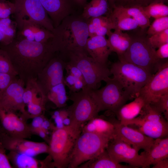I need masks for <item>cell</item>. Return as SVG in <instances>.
<instances>
[{
    "instance_id": "8992f818",
    "label": "cell",
    "mask_w": 168,
    "mask_h": 168,
    "mask_svg": "<svg viewBox=\"0 0 168 168\" xmlns=\"http://www.w3.org/2000/svg\"><path fill=\"white\" fill-rule=\"evenodd\" d=\"M111 140L101 135L82 132L76 140L68 168H78L95 157L106 149Z\"/></svg>"
},
{
    "instance_id": "6da1fadb",
    "label": "cell",
    "mask_w": 168,
    "mask_h": 168,
    "mask_svg": "<svg viewBox=\"0 0 168 168\" xmlns=\"http://www.w3.org/2000/svg\"><path fill=\"white\" fill-rule=\"evenodd\" d=\"M8 54L19 78L25 83L36 78L56 52L50 40L40 43L15 38L9 44L0 45Z\"/></svg>"
},
{
    "instance_id": "7a4b0ae2",
    "label": "cell",
    "mask_w": 168,
    "mask_h": 168,
    "mask_svg": "<svg viewBox=\"0 0 168 168\" xmlns=\"http://www.w3.org/2000/svg\"><path fill=\"white\" fill-rule=\"evenodd\" d=\"M51 44L56 52L63 57L70 53H80L89 55L86 43L89 37L86 20L72 15L65 18L54 28Z\"/></svg>"
},
{
    "instance_id": "74e56055",
    "label": "cell",
    "mask_w": 168,
    "mask_h": 168,
    "mask_svg": "<svg viewBox=\"0 0 168 168\" xmlns=\"http://www.w3.org/2000/svg\"><path fill=\"white\" fill-rule=\"evenodd\" d=\"M149 27L147 37L168 29V16L155 19Z\"/></svg>"
},
{
    "instance_id": "b9f144b4",
    "label": "cell",
    "mask_w": 168,
    "mask_h": 168,
    "mask_svg": "<svg viewBox=\"0 0 168 168\" xmlns=\"http://www.w3.org/2000/svg\"><path fill=\"white\" fill-rule=\"evenodd\" d=\"M14 3L6 0H0V19L10 17L15 12Z\"/></svg>"
},
{
    "instance_id": "7bdbcfd3",
    "label": "cell",
    "mask_w": 168,
    "mask_h": 168,
    "mask_svg": "<svg viewBox=\"0 0 168 168\" xmlns=\"http://www.w3.org/2000/svg\"><path fill=\"white\" fill-rule=\"evenodd\" d=\"M68 114L66 110H60L55 111L52 115L53 118L54 119L58 128H62L65 126L66 123V121H69L68 118Z\"/></svg>"
},
{
    "instance_id": "c3c4849f",
    "label": "cell",
    "mask_w": 168,
    "mask_h": 168,
    "mask_svg": "<svg viewBox=\"0 0 168 168\" xmlns=\"http://www.w3.org/2000/svg\"><path fill=\"white\" fill-rule=\"evenodd\" d=\"M168 158L158 161L153 165L152 168H168Z\"/></svg>"
},
{
    "instance_id": "2e32d148",
    "label": "cell",
    "mask_w": 168,
    "mask_h": 168,
    "mask_svg": "<svg viewBox=\"0 0 168 168\" xmlns=\"http://www.w3.org/2000/svg\"><path fill=\"white\" fill-rule=\"evenodd\" d=\"M18 112L0 108V125L2 131L16 138H30L31 127Z\"/></svg>"
},
{
    "instance_id": "f35d334b",
    "label": "cell",
    "mask_w": 168,
    "mask_h": 168,
    "mask_svg": "<svg viewBox=\"0 0 168 168\" xmlns=\"http://www.w3.org/2000/svg\"><path fill=\"white\" fill-rule=\"evenodd\" d=\"M147 38L149 43L154 49L158 48L168 43V29L156 33Z\"/></svg>"
},
{
    "instance_id": "cb8c5ba5",
    "label": "cell",
    "mask_w": 168,
    "mask_h": 168,
    "mask_svg": "<svg viewBox=\"0 0 168 168\" xmlns=\"http://www.w3.org/2000/svg\"><path fill=\"white\" fill-rule=\"evenodd\" d=\"M145 160L142 168L150 167L163 159L168 158V138L155 139L148 152H144Z\"/></svg>"
},
{
    "instance_id": "277c9868",
    "label": "cell",
    "mask_w": 168,
    "mask_h": 168,
    "mask_svg": "<svg viewBox=\"0 0 168 168\" xmlns=\"http://www.w3.org/2000/svg\"><path fill=\"white\" fill-rule=\"evenodd\" d=\"M110 72L132 99L139 96L142 88L153 75L130 63L119 61L111 65Z\"/></svg>"
},
{
    "instance_id": "9c48e42d",
    "label": "cell",
    "mask_w": 168,
    "mask_h": 168,
    "mask_svg": "<svg viewBox=\"0 0 168 168\" xmlns=\"http://www.w3.org/2000/svg\"><path fill=\"white\" fill-rule=\"evenodd\" d=\"M67 55L69 61L80 70L86 86L90 89H97L100 82L111 75L107 65L98 63L88 55L80 53L70 52Z\"/></svg>"
},
{
    "instance_id": "60d3db41",
    "label": "cell",
    "mask_w": 168,
    "mask_h": 168,
    "mask_svg": "<svg viewBox=\"0 0 168 168\" xmlns=\"http://www.w3.org/2000/svg\"><path fill=\"white\" fill-rule=\"evenodd\" d=\"M152 2V0H115L114 5L124 7H143Z\"/></svg>"
},
{
    "instance_id": "44dd1931",
    "label": "cell",
    "mask_w": 168,
    "mask_h": 168,
    "mask_svg": "<svg viewBox=\"0 0 168 168\" xmlns=\"http://www.w3.org/2000/svg\"><path fill=\"white\" fill-rule=\"evenodd\" d=\"M51 20L54 28L66 17L71 15V0H40Z\"/></svg>"
},
{
    "instance_id": "83f0119b",
    "label": "cell",
    "mask_w": 168,
    "mask_h": 168,
    "mask_svg": "<svg viewBox=\"0 0 168 168\" xmlns=\"http://www.w3.org/2000/svg\"><path fill=\"white\" fill-rule=\"evenodd\" d=\"M108 43L112 52L117 54L119 58L121 57L128 48L132 37L126 33L118 29L111 31L108 35Z\"/></svg>"
},
{
    "instance_id": "ac0fdd59",
    "label": "cell",
    "mask_w": 168,
    "mask_h": 168,
    "mask_svg": "<svg viewBox=\"0 0 168 168\" xmlns=\"http://www.w3.org/2000/svg\"><path fill=\"white\" fill-rule=\"evenodd\" d=\"M0 142L5 149L26 154L32 156L48 153L49 145L45 142H37L26 138L11 137L1 130L0 131Z\"/></svg>"
},
{
    "instance_id": "603a6c76",
    "label": "cell",
    "mask_w": 168,
    "mask_h": 168,
    "mask_svg": "<svg viewBox=\"0 0 168 168\" xmlns=\"http://www.w3.org/2000/svg\"><path fill=\"white\" fill-rule=\"evenodd\" d=\"M13 168H45L54 167L52 161L49 155L46 159L40 161L26 154L9 151L7 154Z\"/></svg>"
},
{
    "instance_id": "4fadbf2b",
    "label": "cell",
    "mask_w": 168,
    "mask_h": 168,
    "mask_svg": "<svg viewBox=\"0 0 168 168\" xmlns=\"http://www.w3.org/2000/svg\"><path fill=\"white\" fill-rule=\"evenodd\" d=\"M168 93V61L162 63L156 72L142 88L139 94L145 104L157 101L161 96Z\"/></svg>"
},
{
    "instance_id": "bcb514c9",
    "label": "cell",
    "mask_w": 168,
    "mask_h": 168,
    "mask_svg": "<svg viewBox=\"0 0 168 168\" xmlns=\"http://www.w3.org/2000/svg\"><path fill=\"white\" fill-rule=\"evenodd\" d=\"M6 150L0 142V168H13L6 154Z\"/></svg>"
},
{
    "instance_id": "816d5d0a",
    "label": "cell",
    "mask_w": 168,
    "mask_h": 168,
    "mask_svg": "<svg viewBox=\"0 0 168 168\" xmlns=\"http://www.w3.org/2000/svg\"><path fill=\"white\" fill-rule=\"evenodd\" d=\"M153 2H161L165 4L168 2V0H152Z\"/></svg>"
},
{
    "instance_id": "ffe728a7",
    "label": "cell",
    "mask_w": 168,
    "mask_h": 168,
    "mask_svg": "<svg viewBox=\"0 0 168 168\" xmlns=\"http://www.w3.org/2000/svg\"><path fill=\"white\" fill-rule=\"evenodd\" d=\"M112 123L115 128V136L133 147L139 150L143 149L146 152H149L155 139L119 122Z\"/></svg>"
},
{
    "instance_id": "d4e9b609",
    "label": "cell",
    "mask_w": 168,
    "mask_h": 168,
    "mask_svg": "<svg viewBox=\"0 0 168 168\" xmlns=\"http://www.w3.org/2000/svg\"><path fill=\"white\" fill-rule=\"evenodd\" d=\"M89 37L105 36L115 27L109 15L93 17L86 20Z\"/></svg>"
},
{
    "instance_id": "f6af8a7d",
    "label": "cell",
    "mask_w": 168,
    "mask_h": 168,
    "mask_svg": "<svg viewBox=\"0 0 168 168\" xmlns=\"http://www.w3.org/2000/svg\"><path fill=\"white\" fill-rule=\"evenodd\" d=\"M65 69L67 72V73L70 74L80 79L86 84L82 72L77 67L72 63L69 61L66 62Z\"/></svg>"
},
{
    "instance_id": "5b68a950",
    "label": "cell",
    "mask_w": 168,
    "mask_h": 168,
    "mask_svg": "<svg viewBox=\"0 0 168 168\" xmlns=\"http://www.w3.org/2000/svg\"><path fill=\"white\" fill-rule=\"evenodd\" d=\"M156 50L149 43L147 37L141 36L132 38L130 46L123 55L119 58V60L137 65L153 75L165 62L157 58Z\"/></svg>"
},
{
    "instance_id": "e575fe53",
    "label": "cell",
    "mask_w": 168,
    "mask_h": 168,
    "mask_svg": "<svg viewBox=\"0 0 168 168\" xmlns=\"http://www.w3.org/2000/svg\"><path fill=\"white\" fill-rule=\"evenodd\" d=\"M143 8L149 19L151 17L155 19L168 16V7L163 3L152 2Z\"/></svg>"
},
{
    "instance_id": "8d00e7d4",
    "label": "cell",
    "mask_w": 168,
    "mask_h": 168,
    "mask_svg": "<svg viewBox=\"0 0 168 168\" xmlns=\"http://www.w3.org/2000/svg\"><path fill=\"white\" fill-rule=\"evenodd\" d=\"M0 73H8L17 76L7 52L0 48Z\"/></svg>"
},
{
    "instance_id": "ee69618b",
    "label": "cell",
    "mask_w": 168,
    "mask_h": 168,
    "mask_svg": "<svg viewBox=\"0 0 168 168\" xmlns=\"http://www.w3.org/2000/svg\"><path fill=\"white\" fill-rule=\"evenodd\" d=\"M17 76L5 73H0V98L10 84Z\"/></svg>"
},
{
    "instance_id": "836d02e7",
    "label": "cell",
    "mask_w": 168,
    "mask_h": 168,
    "mask_svg": "<svg viewBox=\"0 0 168 168\" xmlns=\"http://www.w3.org/2000/svg\"><path fill=\"white\" fill-rule=\"evenodd\" d=\"M16 30V22H14L10 17L0 19V30L5 37L6 45L10 43L15 37Z\"/></svg>"
},
{
    "instance_id": "3957f363",
    "label": "cell",
    "mask_w": 168,
    "mask_h": 168,
    "mask_svg": "<svg viewBox=\"0 0 168 168\" xmlns=\"http://www.w3.org/2000/svg\"><path fill=\"white\" fill-rule=\"evenodd\" d=\"M68 98L72 104L67 109L70 120L67 126L77 138L84 124L97 116L99 112L98 107L86 86L78 92L70 93Z\"/></svg>"
},
{
    "instance_id": "e0dca14e",
    "label": "cell",
    "mask_w": 168,
    "mask_h": 168,
    "mask_svg": "<svg viewBox=\"0 0 168 168\" xmlns=\"http://www.w3.org/2000/svg\"><path fill=\"white\" fill-rule=\"evenodd\" d=\"M25 83L17 77L8 86L0 98V108L19 112L26 120L29 119L23 100Z\"/></svg>"
},
{
    "instance_id": "8fae6325",
    "label": "cell",
    "mask_w": 168,
    "mask_h": 168,
    "mask_svg": "<svg viewBox=\"0 0 168 168\" xmlns=\"http://www.w3.org/2000/svg\"><path fill=\"white\" fill-rule=\"evenodd\" d=\"M14 1L15 19H27L53 32L54 27L40 0Z\"/></svg>"
},
{
    "instance_id": "d6986e66",
    "label": "cell",
    "mask_w": 168,
    "mask_h": 168,
    "mask_svg": "<svg viewBox=\"0 0 168 168\" xmlns=\"http://www.w3.org/2000/svg\"><path fill=\"white\" fill-rule=\"evenodd\" d=\"M15 38L40 43H46L53 37L52 32L42 26L26 19H16Z\"/></svg>"
},
{
    "instance_id": "d590c367",
    "label": "cell",
    "mask_w": 168,
    "mask_h": 168,
    "mask_svg": "<svg viewBox=\"0 0 168 168\" xmlns=\"http://www.w3.org/2000/svg\"><path fill=\"white\" fill-rule=\"evenodd\" d=\"M63 83L68 88L70 93L78 92L86 86L82 81L68 73L64 77Z\"/></svg>"
},
{
    "instance_id": "52a82bcc",
    "label": "cell",
    "mask_w": 168,
    "mask_h": 168,
    "mask_svg": "<svg viewBox=\"0 0 168 168\" xmlns=\"http://www.w3.org/2000/svg\"><path fill=\"white\" fill-rule=\"evenodd\" d=\"M52 130L48 153L52 159L54 167H68L77 138L67 126L62 128L54 126Z\"/></svg>"
},
{
    "instance_id": "11a10c76",
    "label": "cell",
    "mask_w": 168,
    "mask_h": 168,
    "mask_svg": "<svg viewBox=\"0 0 168 168\" xmlns=\"http://www.w3.org/2000/svg\"><path fill=\"white\" fill-rule=\"evenodd\" d=\"M0 127H1V126H0Z\"/></svg>"
},
{
    "instance_id": "30bf717a",
    "label": "cell",
    "mask_w": 168,
    "mask_h": 168,
    "mask_svg": "<svg viewBox=\"0 0 168 168\" xmlns=\"http://www.w3.org/2000/svg\"><path fill=\"white\" fill-rule=\"evenodd\" d=\"M139 114L128 125H136L138 128V130L154 139L168 137V121L152 105L145 104Z\"/></svg>"
},
{
    "instance_id": "f907efd6",
    "label": "cell",
    "mask_w": 168,
    "mask_h": 168,
    "mask_svg": "<svg viewBox=\"0 0 168 168\" xmlns=\"http://www.w3.org/2000/svg\"><path fill=\"white\" fill-rule=\"evenodd\" d=\"M77 3L81 6H85L86 4V0H74Z\"/></svg>"
},
{
    "instance_id": "4316f807",
    "label": "cell",
    "mask_w": 168,
    "mask_h": 168,
    "mask_svg": "<svg viewBox=\"0 0 168 168\" xmlns=\"http://www.w3.org/2000/svg\"><path fill=\"white\" fill-rule=\"evenodd\" d=\"M82 132H88L104 136L111 140L115 136L114 124L97 117L88 121L82 128Z\"/></svg>"
},
{
    "instance_id": "484cf974",
    "label": "cell",
    "mask_w": 168,
    "mask_h": 168,
    "mask_svg": "<svg viewBox=\"0 0 168 168\" xmlns=\"http://www.w3.org/2000/svg\"><path fill=\"white\" fill-rule=\"evenodd\" d=\"M145 104L142 98L139 96L132 102L122 106L115 114L121 124L128 126L131 121L140 114Z\"/></svg>"
},
{
    "instance_id": "9a60e30c",
    "label": "cell",
    "mask_w": 168,
    "mask_h": 168,
    "mask_svg": "<svg viewBox=\"0 0 168 168\" xmlns=\"http://www.w3.org/2000/svg\"><path fill=\"white\" fill-rule=\"evenodd\" d=\"M23 100L29 119L42 114L48 100L39 85L36 78L30 79L26 83Z\"/></svg>"
},
{
    "instance_id": "f546056e",
    "label": "cell",
    "mask_w": 168,
    "mask_h": 168,
    "mask_svg": "<svg viewBox=\"0 0 168 168\" xmlns=\"http://www.w3.org/2000/svg\"><path fill=\"white\" fill-rule=\"evenodd\" d=\"M108 0H91L84 6L82 16L87 20L91 18L108 15L112 11Z\"/></svg>"
},
{
    "instance_id": "681fc988",
    "label": "cell",
    "mask_w": 168,
    "mask_h": 168,
    "mask_svg": "<svg viewBox=\"0 0 168 168\" xmlns=\"http://www.w3.org/2000/svg\"><path fill=\"white\" fill-rule=\"evenodd\" d=\"M6 45L5 37L0 30V45Z\"/></svg>"
},
{
    "instance_id": "7402d4cb",
    "label": "cell",
    "mask_w": 168,
    "mask_h": 168,
    "mask_svg": "<svg viewBox=\"0 0 168 168\" xmlns=\"http://www.w3.org/2000/svg\"><path fill=\"white\" fill-rule=\"evenodd\" d=\"M86 47L89 56L98 63L107 65L109 57L112 51L105 36L89 37Z\"/></svg>"
},
{
    "instance_id": "7c38bea8",
    "label": "cell",
    "mask_w": 168,
    "mask_h": 168,
    "mask_svg": "<svg viewBox=\"0 0 168 168\" xmlns=\"http://www.w3.org/2000/svg\"><path fill=\"white\" fill-rule=\"evenodd\" d=\"M106 148L111 159L115 162H124L133 168L141 167L145 160L144 152L139 154V150L115 136Z\"/></svg>"
},
{
    "instance_id": "5bb4252c",
    "label": "cell",
    "mask_w": 168,
    "mask_h": 168,
    "mask_svg": "<svg viewBox=\"0 0 168 168\" xmlns=\"http://www.w3.org/2000/svg\"><path fill=\"white\" fill-rule=\"evenodd\" d=\"M66 64L63 58L59 55H54L38 74L37 82L46 96L53 87L63 82V72Z\"/></svg>"
},
{
    "instance_id": "4dcf8cb0",
    "label": "cell",
    "mask_w": 168,
    "mask_h": 168,
    "mask_svg": "<svg viewBox=\"0 0 168 168\" xmlns=\"http://www.w3.org/2000/svg\"><path fill=\"white\" fill-rule=\"evenodd\" d=\"M112 9L133 19L142 30L145 29L150 25L149 18L144 12L143 7H124L114 5Z\"/></svg>"
},
{
    "instance_id": "ba28073f",
    "label": "cell",
    "mask_w": 168,
    "mask_h": 168,
    "mask_svg": "<svg viewBox=\"0 0 168 168\" xmlns=\"http://www.w3.org/2000/svg\"><path fill=\"white\" fill-rule=\"evenodd\" d=\"M105 85L99 89L90 90L99 112L108 110L115 114L128 100L132 99L116 80L109 77L104 80Z\"/></svg>"
},
{
    "instance_id": "f1b7e54d",
    "label": "cell",
    "mask_w": 168,
    "mask_h": 168,
    "mask_svg": "<svg viewBox=\"0 0 168 168\" xmlns=\"http://www.w3.org/2000/svg\"><path fill=\"white\" fill-rule=\"evenodd\" d=\"M81 168H129V165H123L114 162L110 157L106 149L98 155L80 165Z\"/></svg>"
},
{
    "instance_id": "1f68e13d",
    "label": "cell",
    "mask_w": 168,
    "mask_h": 168,
    "mask_svg": "<svg viewBox=\"0 0 168 168\" xmlns=\"http://www.w3.org/2000/svg\"><path fill=\"white\" fill-rule=\"evenodd\" d=\"M108 15L115 26V29L128 30L136 29L139 27L138 23L133 19L114 9H112Z\"/></svg>"
},
{
    "instance_id": "ab89813d",
    "label": "cell",
    "mask_w": 168,
    "mask_h": 168,
    "mask_svg": "<svg viewBox=\"0 0 168 168\" xmlns=\"http://www.w3.org/2000/svg\"><path fill=\"white\" fill-rule=\"evenodd\" d=\"M154 106L165 118L168 120V93L161 96L156 101L150 104Z\"/></svg>"
},
{
    "instance_id": "d6a6232c",
    "label": "cell",
    "mask_w": 168,
    "mask_h": 168,
    "mask_svg": "<svg viewBox=\"0 0 168 168\" xmlns=\"http://www.w3.org/2000/svg\"><path fill=\"white\" fill-rule=\"evenodd\" d=\"M65 86L63 82L57 84L53 87L47 95L48 100L51 101L58 108L65 107L69 99Z\"/></svg>"
},
{
    "instance_id": "7dc6e473",
    "label": "cell",
    "mask_w": 168,
    "mask_h": 168,
    "mask_svg": "<svg viewBox=\"0 0 168 168\" xmlns=\"http://www.w3.org/2000/svg\"><path fill=\"white\" fill-rule=\"evenodd\" d=\"M156 50L157 58L161 60L168 58V43L164 44Z\"/></svg>"
},
{
    "instance_id": "f5cc1de1",
    "label": "cell",
    "mask_w": 168,
    "mask_h": 168,
    "mask_svg": "<svg viewBox=\"0 0 168 168\" xmlns=\"http://www.w3.org/2000/svg\"><path fill=\"white\" fill-rule=\"evenodd\" d=\"M114 1L115 0H108L110 6L112 9L114 5Z\"/></svg>"
},
{
    "instance_id": "db71d44e",
    "label": "cell",
    "mask_w": 168,
    "mask_h": 168,
    "mask_svg": "<svg viewBox=\"0 0 168 168\" xmlns=\"http://www.w3.org/2000/svg\"><path fill=\"white\" fill-rule=\"evenodd\" d=\"M1 129V128H0V131Z\"/></svg>"
}]
</instances>
